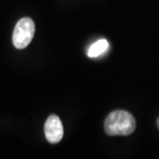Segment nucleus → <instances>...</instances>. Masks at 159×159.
<instances>
[{
	"label": "nucleus",
	"instance_id": "obj_1",
	"mask_svg": "<svg viewBox=\"0 0 159 159\" xmlns=\"http://www.w3.org/2000/svg\"><path fill=\"white\" fill-rule=\"evenodd\" d=\"M136 128L134 116L123 110L114 111L109 114L104 121V131L110 136L132 134Z\"/></svg>",
	"mask_w": 159,
	"mask_h": 159
},
{
	"label": "nucleus",
	"instance_id": "obj_2",
	"mask_svg": "<svg viewBox=\"0 0 159 159\" xmlns=\"http://www.w3.org/2000/svg\"><path fill=\"white\" fill-rule=\"evenodd\" d=\"M35 31L34 23L30 18H22L16 24L13 34L12 43L19 50L25 49L33 39Z\"/></svg>",
	"mask_w": 159,
	"mask_h": 159
},
{
	"label": "nucleus",
	"instance_id": "obj_3",
	"mask_svg": "<svg viewBox=\"0 0 159 159\" xmlns=\"http://www.w3.org/2000/svg\"><path fill=\"white\" fill-rule=\"evenodd\" d=\"M44 134L47 141L51 144L58 143L64 134L62 122L57 115H51L44 125Z\"/></svg>",
	"mask_w": 159,
	"mask_h": 159
},
{
	"label": "nucleus",
	"instance_id": "obj_4",
	"mask_svg": "<svg viewBox=\"0 0 159 159\" xmlns=\"http://www.w3.org/2000/svg\"><path fill=\"white\" fill-rule=\"evenodd\" d=\"M109 43L107 40L101 39L97 41L94 44L90 46V48L88 51L89 57H97L102 54L104 51L108 49Z\"/></svg>",
	"mask_w": 159,
	"mask_h": 159
},
{
	"label": "nucleus",
	"instance_id": "obj_5",
	"mask_svg": "<svg viewBox=\"0 0 159 159\" xmlns=\"http://www.w3.org/2000/svg\"><path fill=\"white\" fill-rule=\"evenodd\" d=\"M157 127H158L159 129V118L157 119Z\"/></svg>",
	"mask_w": 159,
	"mask_h": 159
}]
</instances>
